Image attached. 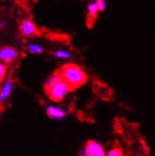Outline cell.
<instances>
[{"instance_id":"cell-17","label":"cell","mask_w":155,"mask_h":156,"mask_svg":"<svg viewBox=\"0 0 155 156\" xmlns=\"http://www.w3.org/2000/svg\"><path fill=\"white\" fill-rule=\"evenodd\" d=\"M0 49H1V48H0Z\"/></svg>"},{"instance_id":"cell-4","label":"cell","mask_w":155,"mask_h":156,"mask_svg":"<svg viewBox=\"0 0 155 156\" xmlns=\"http://www.w3.org/2000/svg\"><path fill=\"white\" fill-rule=\"evenodd\" d=\"M18 55V52L15 48L10 46H5L0 49V61L3 63L12 62Z\"/></svg>"},{"instance_id":"cell-16","label":"cell","mask_w":155,"mask_h":156,"mask_svg":"<svg viewBox=\"0 0 155 156\" xmlns=\"http://www.w3.org/2000/svg\"><path fill=\"white\" fill-rule=\"evenodd\" d=\"M0 112H1V107H0Z\"/></svg>"},{"instance_id":"cell-6","label":"cell","mask_w":155,"mask_h":156,"mask_svg":"<svg viewBox=\"0 0 155 156\" xmlns=\"http://www.w3.org/2000/svg\"><path fill=\"white\" fill-rule=\"evenodd\" d=\"M98 12H99V10H98L97 5H96V1H91L88 3V5H87V23H88V25L92 24L95 21Z\"/></svg>"},{"instance_id":"cell-14","label":"cell","mask_w":155,"mask_h":156,"mask_svg":"<svg viewBox=\"0 0 155 156\" xmlns=\"http://www.w3.org/2000/svg\"><path fill=\"white\" fill-rule=\"evenodd\" d=\"M140 142H141V144H142V146L144 147V149H146V150H149V147L147 146V143H146L145 141H144V140H141Z\"/></svg>"},{"instance_id":"cell-5","label":"cell","mask_w":155,"mask_h":156,"mask_svg":"<svg viewBox=\"0 0 155 156\" xmlns=\"http://www.w3.org/2000/svg\"><path fill=\"white\" fill-rule=\"evenodd\" d=\"M85 150L87 153V156H105L104 148L98 142L93 140H90L86 144Z\"/></svg>"},{"instance_id":"cell-2","label":"cell","mask_w":155,"mask_h":156,"mask_svg":"<svg viewBox=\"0 0 155 156\" xmlns=\"http://www.w3.org/2000/svg\"><path fill=\"white\" fill-rule=\"evenodd\" d=\"M44 90L49 99L54 102H60L70 91L67 84L62 80L58 73H54L48 78L44 85Z\"/></svg>"},{"instance_id":"cell-7","label":"cell","mask_w":155,"mask_h":156,"mask_svg":"<svg viewBox=\"0 0 155 156\" xmlns=\"http://www.w3.org/2000/svg\"><path fill=\"white\" fill-rule=\"evenodd\" d=\"M12 90V79H8L4 83V85L1 87L0 90V101H4L5 99H7Z\"/></svg>"},{"instance_id":"cell-12","label":"cell","mask_w":155,"mask_h":156,"mask_svg":"<svg viewBox=\"0 0 155 156\" xmlns=\"http://www.w3.org/2000/svg\"><path fill=\"white\" fill-rule=\"evenodd\" d=\"M6 73H7V66L5 65V63L0 61V83L3 81V79L6 76Z\"/></svg>"},{"instance_id":"cell-10","label":"cell","mask_w":155,"mask_h":156,"mask_svg":"<svg viewBox=\"0 0 155 156\" xmlns=\"http://www.w3.org/2000/svg\"><path fill=\"white\" fill-rule=\"evenodd\" d=\"M27 49L32 54H40L42 51V48L36 43H29L27 45Z\"/></svg>"},{"instance_id":"cell-1","label":"cell","mask_w":155,"mask_h":156,"mask_svg":"<svg viewBox=\"0 0 155 156\" xmlns=\"http://www.w3.org/2000/svg\"><path fill=\"white\" fill-rule=\"evenodd\" d=\"M57 73L60 75L62 80L67 84L70 90H73L83 86L87 80L85 71L74 63L64 64Z\"/></svg>"},{"instance_id":"cell-3","label":"cell","mask_w":155,"mask_h":156,"mask_svg":"<svg viewBox=\"0 0 155 156\" xmlns=\"http://www.w3.org/2000/svg\"><path fill=\"white\" fill-rule=\"evenodd\" d=\"M20 32L24 37H33L39 34V30L30 19H24L20 24Z\"/></svg>"},{"instance_id":"cell-9","label":"cell","mask_w":155,"mask_h":156,"mask_svg":"<svg viewBox=\"0 0 155 156\" xmlns=\"http://www.w3.org/2000/svg\"><path fill=\"white\" fill-rule=\"evenodd\" d=\"M53 55H55L56 58H62V59H67V58H70V53L66 50H63V49H59V50H57L53 53Z\"/></svg>"},{"instance_id":"cell-11","label":"cell","mask_w":155,"mask_h":156,"mask_svg":"<svg viewBox=\"0 0 155 156\" xmlns=\"http://www.w3.org/2000/svg\"><path fill=\"white\" fill-rule=\"evenodd\" d=\"M105 156H123L122 151L118 147H114L110 150L107 153H105Z\"/></svg>"},{"instance_id":"cell-8","label":"cell","mask_w":155,"mask_h":156,"mask_svg":"<svg viewBox=\"0 0 155 156\" xmlns=\"http://www.w3.org/2000/svg\"><path fill=\"white\" fill-rule=\"evenodd\" d=\"M47 115L52 119H62L65 117V112L56 106H49L47 108Z\"/></svg>"},{"instance_id":"cell-13","label":"cell","mask_w":155,"mask_h":156,"mask_svg":"<svg viewBox=\"0 0 155 156\" xmlns=\"http://www.w3.org/2000/svg\"><path fill=\"white\" fill-rule=\"evenodd\" d=\"M96 5H97L99 12H103V10H104V9L106 8L105 0H96Z\"/></svg>"},{"instance_id":"cell-15","label":"cell","mask_w":155,"mask_h":156,"mask_svg":"<svg viewBox=\"0 0 155 156\" xmlns=\"http://www.w3.org/2000/svg\"><path fill=\"white\" fill-rule=\"evenodd\" d=\"M80 156H87V153H86V150H85V149L81 151Z\"/></svg>"}]
</instances>
